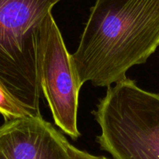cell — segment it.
Returning a JSON list of instances; mask_svg holds the SVG:
<instances>
[{"label": "cell", "mask_w": 159, "mask_h": 159, "mask_svg": "<svg viewBox=\"0 0 159 159\" xmlns=\"http://www.w3.org/2000/svg\"><path fill=\"white\" fill-rule=\"evenodd\" d=\"M101 150L114 159H159V94L129 78L108 87L93 112Z\"/></svg>", "instance_id": "3957f363"}, {"label": "cell", "mask_w": 159, "mask_h": 159, "mask_svg": "<svg viewBox=\"0 0 159 159\" xmlns=\"http://www.w3.org/2000/svg\"><path fill=\"white\" fill-rule=\"evenodd\" d=\"M68 143L42 115L7 120L0 126V159H71Z\"/></svg>", "instance_id": "5b68a950"}, {"label": "cell", "mask_w": 159, "mask_h": 159, "mask_svg": "<svg viewBox=\"0 0 159 159\" xmlns=\"http://www.w3.org/2000/svg\"><path fill=\"white\" fill-rule=\"evenodd\" d=\"M0 114L6 121L34 115L0 82ZM35 116V115H34Z\"/></svg>", "instance_id": "8992f818"}, {"label": "cell", "mask_w": 159, "mask_h": 159, "mask_svg": "<svg viewBox=\"0 0 159 159\" xmlns=\"http://www.w3.org/2000/svg\"><path fill=\"white\" fill-rule=\"evenodd\" d=\"M60 1L0 0V82L35 116L41 115V27Z\"/></svg>", "instance_id": "7a4b0ae2"}, {"label": "cell", "mask_w": 159, "mask_h": 159, "mask_svg": "<svg viewBox=\"0 0 159 159\" xmlns=\"http://www.w3.org/2000/svg\"><path fill=\"white\" fill-rule=\"evenodd\" d=\"M39 77L55 124L77 140L81 136L77 126L80 88L76 84L71 54L52 13L47 16L41 27Z\"/></svg>", "instance_id": "277c9868"}, {"label": "cell", "mask_w": 159, "mask_h": 159, "mask_svg": "<svg viewBox=\"0 0 159 159\" xmlns=\"http://www.w3.org/2000/svg\"><path fill=\"white\" fill-rule=\"evenodd\" d=\"M159 46V0H96L77 50L76 84L110 87L146 62Z\"/></svg>", "instance_id": "6da1fadb"}, {"label": "cell", "mask_w": 159, "mask_h": 159, "mask_svg": "<svg viewBox=\"0 0 159 159\" xmlns=\"http://www.w3.org/2000/svg\"><path fill=\"white\" fill-rule=\"evenodd\" d=\"M68 149L71 159H109L103 156H95L90 154L86 151L78 149L70 143L68 145Z\"/></svg>", "instance_id": "52a82bcc"}]
</instances>
